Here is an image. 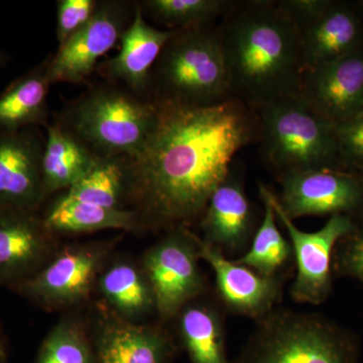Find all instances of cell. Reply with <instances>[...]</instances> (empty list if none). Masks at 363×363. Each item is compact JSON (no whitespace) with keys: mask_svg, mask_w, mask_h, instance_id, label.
<instances>
[{"mask_svg":"<svg viewBox=\"0 0 363 363\" xmlns=\"http://www.w3.org/2000/svg\"><path fill=\"white\" fill-rule=\"evenodd\" d=\"M155 102L156 126L140 154L125 159L124 205L143 233L192 229L236 154L259 142V116L235 98L209 106Z\"/></svg>","mask_w":363,"mask_h":363,"instance_id":"1","label":"cell"},{"mask_svg":"<svg viewBox=\"0 0 363 363\" xmlns=\"http://www.w3.org/2000/svg\"><path fill=\"white\" fill-rule=\"evenodd\" d=\"M218 30L231 97L257 111L301 95L305 74L301 33L279 1H235Z\"/></svg>","mask_w":363,"mask_h":363,"instance_id":"2","label":"cell"},{"mask_svg":"<svg viewBox=\"0 0 363 363\" xmlns=\"http://www.w3.org/2000/svg\"><path fill=\"white\" fill-rule=\"evenodd\" d=\"M157 105L123 86H94L67 105L56 123L98 160L133 159L156 126Z\"/></svg>","mask_w":363,"mask_h":363,"instance_id":"3","label":"cell"},{"mask_svg":"<svg viewBox=\"0 0 363 363\" xmlns=\"http://www.w3.org/2000/svg\"><path fill=\"white\" fill-rule=\"evenodd\" d=\"M150 98L192 106L233 98L218 25L174 30L152 69Z\"/></svg>","mask_w":363,"mask_h":363,"instance_id":"4","label":"cell"},{"mask_svg":"<svg viewBox=\"0 0 363 363\" xmlns=\"http://www.w3.org/2000/svg\"><path fill=\"white\" fill-rule=\"evenodd\" d=\"M350 331L316 313L272 310L257 322L233 363H359Z\"/></svg>","mask_w":363,"mask_h":363,"instance_id":"5","label":"cell"},{"mask_svg":"<svg viewBox=\"0 0 363 363\" xmlns=\"http://www.w3.org/2000/svg\"><path fill=\"white\" fill-rule=\"evenodd\" d=\"M259 142L277 176L336 169L340 157L335 125L298 96L281 98L259 109Z\"/></svg>","mask_w":363,"mask_h":363,"instance_id":"6","label":"cell"},{"mask_svg":"<svg viewBox=\"0 0 363 363\" xmlns=\"http://www.w3.org/2000/svg\"><path fill=\"white\" fill-rule=\"evenodd\" d=\"M123 235L61 245L51 262L14 290L49 313L85 311L95 300L98 278L116 253Z\"/></svg>","mask_w":363,"mask_h":363,"instance_id":"7","label":"cell"},{"mask_svg":"<svg viewBox=\"0 0 363 363\" xmlns=\"http://www.w3.org/2000/svg\"><path fill=\"white\" fill-rule=\"evenodd\" d=\"M198 238L187 227L171 229L138 259L156 296L160 323L171 324L188 303L210 291Z\"/></svg>","mask_w":363,"mask_h":363,"instance_id":"8","label":"cell"},{"mask_svg":"<svg viewBox=\"0 0 363 363\" xmlns=\"http://www.w3.org/2000/svg\"><path fill=\"white\" fill-rule=\"evenodd\" d=\"M259 194L271 203L292 245L296 274L290 286V297L301 304H322L332 292L334 250L357 224L348 215H332L321 229L306 233L286 216L278 196L264 184L259 183Z\"/></svg>","mask_w":363,"mask_h":363,"instance_id":"9","label":"cell"},{"mask_svg":"<svg viewBox=\"0 0 363 363\" xmlns=\"http://www.w3.org/2000/svg\"><path fill=\"white\" fill-rule=\"evenodd\" d=\"M94 363H174L180 348L169 325L136 324L95 298L86 310Z\"/></svg>","mask_w":363,"mask_h":363,"instance_id":"10","label":"cell"},{"mask_svg":"<svg viewBox=\"0 0 363 363\" xmlns=\"http://www.w3.org/2000/svg\"><path fill=\"white\" fill-rule=\"evenodd\" d=\"M133 16L135 9L128 2L99 1L88 25L49 57L47 79L50 84L87 82L96 72L99 60L121 40Z\"/></svg>","mask_w":363,"mask_h":363,"instance_id":"11","label":"cell"},{"mask_svg":"<svg viewBox=\"0 0 363 363\" xmlns=\"http://www.w3.org/2000/svg\"><path fill=\"white\" fill-rule=\"evenodd\" d=\"M61 245L40 211L0 208V286L14 291L30 281Z\"/></svg>","mask_w":363,"mask_h":363,"instance_id":"12","label":"cell"},{"mask_svg":"<svg viewBox=\"0 0 363 363\" xmlns=\"http://www.w3.org/2000/svg\"><path fill=\"white\" fill-rule=\"evenodd\" d=\"M200 257L214 274L213 293L227 314L250 318L255 322L269 315L283 297L286 278L262 276L218 248L198 238Z\"/></svg>","mask_w":363,"mask_h":363,"instance_id":"13","label":"cell"},{"mask_svg":"<svg viewBox=\"0 0 363 363\" xmlns=\"http://www.w3.org/2000/svg\"><path fill=\"white\" fill-rule=\"evenodd\" d=\"M279 205L291 220L304 216L347 215L363 204V183L338 169L294 172L279 177Z\"/></svg>","mask_w":363,"mask_h":363,"instance_id":"14","label":"cell"},{"mask_svg":"<svg viewBox=\"0 0 363 363\" xmlns=\"http://www.w3.org/2000/svg\"><path fill=\"white\" fill-rule=\"evenodd\" d=\"M264 211L250 199L245 183L231 168L210 196L198 226L203 241L227 257L238 259L247 252L259 228Z\"/></svg>","mask_w":363,"mask_h":363,"instance_id":"15","label":"cell"},{"mask_svg":"<svg viewBox=\"0 0 363 363\" xmlns=\"http://www.w3.org/2000/svg\"><path fill=\"white\" fill-rule=\"evenodd\" d=\"M45 145L38 128L0 131V208L40 211Z\"/></svg>","mask_w":363,"mask_h":363,"instance_id":"16","label":"cell"},{"mask_svg":"<svg viewBox=\"0 0 363 363\" xmlns=\"http://www.w3.org/2000/svg\"><path fill=\"white\" fill-rule=\"evenodd\" d=\"M301 96L334 125L363 111V50L305 72Z\"/></svg>","mask_w":363,"mask_h":363,"instance_id":"17","label":"cell"},{"mask_svg":"<svg viewBox=\"0 0 363 363\" xmlns=\"http://www.w3.org/2000/svg\"><path fill=\"white\" fill-rule=\"evenodd\" d=\"M174 30L154 28L145 20L142 6L135 4V16L121 38V52L101 62L96 72L106 82L123 85L138 96L150 98V76Z\"/></svg>","mask_w":363,"mask_h":363,"instance_id":"18","label":"cell"},{"mask_svg":"<svg viewBox=\"0 0 363 363\" xmlns=\"http://www.w3.org/2000/svg\"><path fill=\"white\" fill-rule=\"evenodd\" d=\"M95 298L116 316L145 324L157 321L156 296L140 260L117 255L102 269Z\"/></svg>","mask_w":363,"mask_h":363,"instance_id":"19","label":"cell"},{"mask_svg":"<svg viewBox=\"0 0 363 363\" xmlns=\"http://www.w3.org/2000/svg\"><path fill=\"white\" fill-rule=\"evenodd\" d=\"M226 315L211 290L178 313L172 331L189 363H233L227 347Z\"/></svg>","mask_w":363,"mask_h":363,"instance_id":"20","label":"cell"},{"mask_svg":"<svg viewBox=\"0 0 363 363\" xmlns=\"http://www.w3.org/2000/svg\"><path fill=\"white\" fill-rule=\"evenodd\" d=\"M298 28L305 72L362 50V18L346 4L331 1L319 16Z\"/></svg>","mask_w":363,"mask_h":363,"instance_id":"21","label":"cell"},{"mask_svg":"<svg viewBox=\"0 0 363 363\" xmlns=\"http://www.w3.org/2000/svg\"><path fill=\"white\" fill-rule=\"evenodd\" d=\"M40 213L45 225L57 238L109 229L143 233L138 215L130 209L97 206L68 199L63 195Z\"/></svg>","mask_w":363,"mask_h":363,"instance_id":"22","label":"cell"},{"mask_svg":"<svg viewBox=\"0 0 363 363\" xmlns=\"http://www.w3.org/2000/svg\"><path fill=\"white\" fill-rule=\"evenodd\" d=\"M49 58L21 76L0 94V131L49 125Z\"/></svg>","mask_w":363,"mask_h":363,"instance_id":"23","label":"cell"},{"mask_svg":"<svg viewBox=\"0 0 363 363\" xmlns=\"http://www.w3.org/2000/svg\"><path fill=\"white\" fill-rule=\"evenodd\" d=\"M42 161L43 191L45 201L55 193L68 190L96 164L98 159L59 124L47 126Z\"/></svg>","mask_w":363,"mask_h":363,"instance_id":"24","label":"cell"},{"mask_svg":"<svg viewBox=\"0 0 363 363\" xmlns=\"http://www.w3.org/2000/svg\"><path fill=\"white\" fill-rule=\"evenodd\" d=\"M264 215L247 252L235 259L262 276L289 278L294 264L293 248L279 227L271 203L260 195Z\"/></svg>","mask_w":363,"mask_h":363,"instance_id":"25","label":"cell"},{"mask_svg":"<svg viewBox=\"0 0 363 363\" xmlns=\"http://www.w3.org/2000/svg\"><path fill=\"white\" fill-rule=\"evenodd\" d=\"M86 310L61 315L40 344L33 363H94Z\"/></svg>","mask_w":363,"mask_h":363,"instance_id":"26","label":"cell"},{"mask_svg":"<svg viewBox=\"0 0 363 363\" xmlns=\"http://www.w3.org/2000/svg\"><path fill=\"white\" fill-rule=\"evenodd\" d=\"M64 197L112 209H126L125 159L98 160L96 164Z\"/></svg>","mask_w":363,"mask_h":363,"instance_id":"27","label":"cell"},{"mask_svg":"<svg viewBox=\"0 0 363 363\" xmlns=\"http://www.w3.org/2000/svg\"><path fill=\"white\" fill-rule=\"evenodd\" d=\"M233 0H145L143 13L172 30L214 25L233 6Z\"/></svg>","mask_w":363,"mask_h":363,"instance_id":"28","label":"cell"},{"mask_svg":"<svg viewBox=\"0 0 363 363\" xmlns=\"http://www.w3.org/2000/svg\"><path fill=\"white\" fill-rule=\"evenodd\" d=\"M99 1L95 0H59L57 2V40L65 45L92 20Z\"/></svg>","mask_w":363,"mask_h":363,"instance_id":"29","label":"cell"},{"mask_svg":"<svg viewBox=\"0 0 363 363\" xmlns=\"http://www.w3.org/2000/svg\"><path fill=\"white\" fill-rule=\"evenodd\" d=\"M334 271L363 285V228L357 225L339 241L333 253Z\"/></svg>","mask_w":363,"mask_h":363,"instance_id":"30","label":"cell"},{"mask_svg":"<svg viewBox=\"0 0 363 363\" xmlns=\"http://www.w3.org/2000/svg\"><path fill=\"white\" fill-rule=\"evenodd\" d=\"M340 157L363 168V111L335 126Z\"/></svg>","mask_w":363,"mask_h":363,"instance_id":"31","label":"cell"},{"mask_svg":"<svg viewBox=\"0 0 363 363\" xmlns=\"http://www.w3.org/2000/svg\"><path fill=\"white\" fill-rule=\"evenodd\" d=\"M9 345H7V340L0 343V363H6L7 357H9Z\"/></svg>","mask_w":363,"mask_h":363,"instance_id":"32","label":"cell"},{"mask_svg":"<svg viewBox=\"0 0 363 363\" xmlns=\"http://www.w3.org/2000/svg\"><path fill=\"white\" fill-rule=\"evenodd\" d=\"M7 62V57L6 54L0 52V66H4Z\"/></svg>","mask_w":363,"mask_h":363,"instance_id":"33","label":"cell"},{"mask_svg":"<svg viewBox=\"0 0 363 363\" xmlns=\"http://www.w3.org/2000/svg\"><path fill=\"white\" fill-rule=\"evenodd\" d=\"M6 340V335L4 333V328H2L1 321H0V343Z\"/></svg>","mask_w":363,"mask_h":363,"instance_id":"34","label":"cell"}]
</instances>
